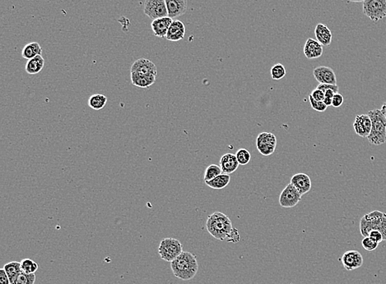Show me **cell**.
Segmentation results:
<instances>
[{"mask_svg":"<svg viewBox=\"0 0 386 284\" xmlns=\"http://www.w3.org/2000/svg\"><path fill=\"white\" fill-rule=\"evenodd\" d=\"M173 275L179 280L188 281L192 280L199 270L197 256L189 251H183L176 259L170 262Z\"/></svg>","mask_w":386,"mask_h":284,"instance_id":"6da1fadb","label":"cell"},{"mask_svg":"<svg viewBox=\"0 0 386 284\" xmlns=\"http://www.w3.org/2000/svg\"><path fill=\"white\" fill-rule=\"evenodd\" d=\"M205 227L212 237L221 241H226L233 229L231 219L219 211L208 217Z\"/></svg>","mask_w":386,"mask_h":284,"instance_id":"7a4b0ae2","label":"cell"},{"mask_svg":"<svg viewBox=\"0 0 386 284\" xmlns=\"http://www.w3.org/2000/svg\"><path fill=\"white\" fill-rule=\"evenodd\" d=\"M374 230L381 232L384 241H386V214L379 210L365 214L360 220V232L362 236L369 237L370 233Z\"/></svg>","mask_w":386,"mask_h":284,"instance_id":"3957f363","label":"cell"},{"mask_svg":"<svg viewBox=\"0 0 386 284\" xmlns=\"http://www.w3.org/2000/svg\"><path fill=\"white\" fill-rule=\"evenodd\" d=\"M368 115L372 119V131L368 137L370 143L381 145L386 142V118L381 109H372Z\"/></svg>","mask_w":386,"mask_h":284,"instance_id":"277c9868","label":"cell"},{"mask_svg":"<svg viewBox=\"0 0 386 284\" xmlns=\"http://www.w3.org/2000/svg\"><path fill=\"white\" fill-rule=\"evenodd\" d=\"M182 252V244L177 239L171 237L163 239L158 246V254L166 262H172Z\"/></svg>","mask_w":386,"mask_h":284,"instance_id":"5b68a950","label":"cell"},{"mask_svg":"<svg viewBox=\"0 0 386 284\" xmlns=\"http://www.w3.org/2000/svg\"><path fill=\"white\" fill-rule=\"evenodd\" d=\"M362 11L365 16L377 23L386 17V0H365Z\"/></svg>","mask_w":386,"mask_h":284,"instance_id":"8992f818","label":"cell"},{"mask_svg":"<svg viewBox=\"0 0 386 284\" xmlns=\"http://www.w3.org/2000/svg\"><path fill=\"white\" fill-rule=\"evenodd\" d=\"M256 146L262 155L270 156L275 153L277 146V138L273 133H261L256 139Z\"/></svg>","mask_w":386,"mask_h":284,"instance_id":"52a82bcc","label":"cell"},{"mask_svg":"<svg viewBox=\"0 0 386 284\" xmlns=\"http://www.w3.org/2000/svg\"><path fill=\"white\" fill-rule=\"evenodd\" d=\"M144 13L153 20L168 17L167 7L165 0H146Z\"/></svg>","mask_w":386,"mask_h":284,"instance_id":"ba28073f","label":"cell"},{"mask_svg":"<svg viewBox=\"0 0 386 284\" xmlns=\"http://www.w3.org/2000/svg\"><path fill=\"white\" fill-rule=\"evenodd\" d=\"M301 193L289 183L280 194L279 205L282 208L295 207L301 201Z\"/></svg>","mask_w":386,"mask_h":284,"instance_id":"9c48e42d","label":"cell"},{"mask_svg":"<svg viewBox=\"0 0 386 284\" xmlns=\"http://www.w3.org/2000/svg\"><path fill=\"white\" fill-rule=\"evenodd\" d=\"M339 260L347 271L357 270L363 265V257L357 250H347Z\"/></svg>","mask_w":386,"mask_h":284,"instance_id":"30bf717a","label":"cell"},{"mask_svg":"<svg viewBox=\"0 0 386 284\" xmlns=\"http://www.w3.org/2000/svg\"><path fill=\"white\" fill-rule=\"evenodd\" d=\"M131 72L143 76H158V69L152 61L146 58H139L131 67Z\"/></svg>","mask_w":386,"mask_h":284,"instance_id":"8fae6325","label":"cell"},{"mask_svg":"<svg viewBox=\"0 0 386 284\" xmlns=\"http://www.w3.org/2000/svg\"><path fill=\"white\" fill-rule=\"evenodd\" d=\"M372 119L368 114H360L355 118L353 128L361 138H368L372 131Z\"/></svg>","mask_w":386,"mask_h":284,"instance_id":"7c38bea8","label":"cell"},{"mask_svg":"<svg viewBox=\"0 0 386 284\" xmlns=\"http://www.w3.org/2000/svg\"><path fill=\"white\" fill-rule=\"evenodd\" d=\"M313 75L320 84L337 85L335 72L326 66H320L315 68Z\"/></svg>","mask_w":386,"mask_h":284,"instance_id":"4fadbf2b","label":"cell"},{"mask_svg":"<svg viewBox=\"0 0 386 284\" xmlns=\"http://www.w3.org/2000/svg\"><path fill=\"white\" fill-rule=\"evenodd\" d=\"M167 7L168 17L176 19L185 14L187 10V0H165Z\"/></svg>","mask_w":386,"mask_h":284,"instance_id":"5bb4252c","label":"cell"},{"mask_svg":"<svg viewBox=\"0 0 386 284\" xmlns=\"http://www.w3.org/2000/svg\"><path fill=\"white\" fill-rule=\"evenodd\" d=\"M291 185L301 193V195L308 193L311 189V180L306 174H296L291 178Z\"/></svg>","mask_w":386,"mask_h":284,"instance_id":"9a60e30c","label":"cell"},{"mask_svg":"<svg viewBox=\"0 0 386 284\" xmlns=\"http://www.w3.org/2000/svg\"><path fill=\"white\" fill-rule=\"evenodd\" d=\"M172 22V18L169 17H160L158 19L153 20L151 23L153 33L157 37L165 38Z\"/></svg>","mask_w":386,"mask_h":284,"instance_id":"2e32d148","label":"cell"},{"mask_svg":"<svg viewBox=\"0 0 386 284\" xmlns=\"http://www.w3.org/2000/svg\"><path fill=\"white\" fill-rule=\"evenodd\" d=\"M323 46L314 39L309 38L304 46V54L308 59H316L323 54Z\"/></svg>","mask_w":386,"mask_h":284,"instance_id":"e0dca14e","label":"cell"},{"mask_svg":"<svg viewBox=\"0 0 386 284\" xmlns=\"http://www.w3.org/2000/svg\"><path fill=\"white\" fill-rule=\"evenodd\" d=\"M185 35V25L179 20L175 19L173 20L172 23L170 24L165 38L170 41H179L184 39Z\"/></svg>","mask_w":386,"mask_h":284,"instance_id":"ac0fdd59","label":"cell"},{"mask_svg":"<svg viewBox=\"0 0 386 284\" xmlns=\"http://www.w3.org/2000/svg\"><path fill=\"white\" fill-rule=\"evenodd\" d=\"M239 163L236 154L227 153L222 155L220 159V167L222 174H231L238 169Z\"/></svg>","mask_w":386,"mask_h":284,"instance_id":"d6986e66","label":"cell"},{"mask_svg":"<svg viewBox=\"0 0 386 284\" xmlns=\"http://www.w3.org/2000/svg\"><path fill=\"white\" fill-rule=\"evenodd\" d=\"M316 41L323 46H330L332 43V32L329 27L322 23H319L315 29Z\"/></svg>","mask_w":386,"mask_h":284,"instance_id":"ffe728a7","label":"cell"},{"mask_svg":"<svg viewBox=\"0 0 386 284\" xmlns=\"http://www.w3.org/2000/svg\"><path fill=\"white\" fill-rule=\"evenodd\" d=\"M156 76H143L131 72L132 84L139 88H149L156 82Z\"/></svg>","mask_w":386,"mask_h":284,"instance_id":"44dd1931","label":"cell"},{"mask_svg":"<svg viewBox=\"0 0 386 284\" xmlns=\"http://www.w3.org/2000/svg\"><path fill=\"white\" fill-rule=\"evenodd\" d=\"M44 66V58L42 55H38L27 61L26 64V72L30 75L37 74L42 72Z\"/></svg>","mask_w":386,"mask_h":284,"instance_id":"7402d4cb","label":"cell"},{"mask_svg":"<svg viewBox=\"0 0 386 284\" xmlns=\"http://www.w3.org/2000/svg\"><path fill=\"white\" fill-rule=\"evenodd\" d=\"M42 48L37 42H32L25 46L22 51V58L25 59H32L38 55H42Z\"/></svg>","mask_w":386,"mask_h":284,"instance_id":"603a6c76","label":"cell"},{"mask_svg":"<svg viewBox=\"0 0 386 284\" xmlns=\"http://www.w3.org/2000/svg\"><path fill=\"white\" fill-rule=\"evenodd\" d=\"M230 181H231L230 174H221L219 176L214 178L213 180L205 182V184L209 188H213V189L221 190V189H223V188H226V186L228 185Z\"/></svg>","mask_w":386,"mask_h":284,"instance_id":"cb8c5ba5","label":"cell"},{"mask_svg":"<svg viewBox=\"0 0 386 284\" xmlns=\"http://www.w3.org/2000/svg\"><path fill=\"white\" fill-rule=\"evenodd\" d=\"M3 269L7 273V276L9 278L10 284H14L15 281L17 280V276L19 275L20 273L22 272V270H21V262L12 261V262L7 263V264L4 265Z\"/></svg>","mask_w":386,"mask_h":284,"instance_id":"d4e9b609","label":"cell"},{"mask_svg":"<svg viewBox=\"0 0 386 284\" xmlns=\"http://www.w3.org/2000/svg\"><path fill=\"white\" fill-rule=\"evenodd\" d=\"M107 103V97L104 95H93L88 99V105L94 110H101L106 106Z\"/></svg>","mask_w":386,"mask_h":284,"instance_id":"484cf974","label":"cell"},{"mask_svg":"<svg viewBox=\"0 0 386 284\" xmlns=\"http://www.w3.org/2000/svg\"><path fill=\"white\" fill-rule=\"evenodd\" d=\"M39 265L34 260L31 259H24L21 261V270L22 272L27 274V275H32L37 272Z\"/></svg>","mask_w":386,"mask_h":284,"instance_id":"4316f807","label":"cell"},{"mask_svg":"<svg viewBox=\"0 0 386 284\" xmlns=\"http://www.w3.org/2000/svg\"><path fill=\"white\" fill-rule=\"evenodd\" d=\"M222 174L221 167L217 165V164H211L207 168L204 173V182H209L219 176L220 174Z\"/></svg>","mask_w":386,"mask_h":284,"instance_id":"83f0119b","label":"cell"},{"mask_svg":"<svg viewBox=\"0 0 386 284\" xmlns=\"http://www.w3.org/2000/svg\"><path fill=\"white\" fill-rule=\"evenodd\" d=\"M270 73H271L272 79L277 81V80L282 79L285 77L287 72H286V68H285L284 66L282 65V63H277L271 68Z\"/></svg>","mask_w":386,"mask_h":284,"instance_id":"f1b7e54d","label":"cell"},{"mask_svg":"<svg viewBox=\"0 0 386 284\" xmlns=\"http://www.w3.org/2000/svg\"><path fill=\"white\" fill-rule=\"evenodd\" d=\"M236 159L240 165H246L249 164L251 159V154L250 151L246 149H240L236 151Z\"/></svg>","mask_w":386,"mask_h":284,"instance_id":"f546056e","label":"cell"},{"mask_svg":"<svg viewBox=\"0 0 386 284\" xmlns=\"http://www.w3.org/2000/svg\"><path fill=\"white\" fill-rule=\"evenodd\" d=\"M36 282V275H27L25 273L21 272L17 276V280L14 284H34Z\"/></svg>","mask_w":386,"mask_h":284,"instance_id":"4dcf8cb0","label":"cell"},{"mask_svg":"<svg viewBox=\"0 0 386 284\" xmlns=\"http://www.w3.org/2000/svg\"><path fill=\"white\" fill-rule=\"evenodd\" d=\"M362 244L365 250H368V251H372V250H375L378 247L380 243L377 242V241H374L370 237H367L363 238Z\"/></svg>","mask_w":386,"mask_h":284,"instance_id":"1f68e13d","label":"cell"},{"mask_svg":"<svg viewBox=\"0 0 386 284\" xmlns=\"http://www.w3.org/2000/svg\"><path fill=\"white\" fill-rule=\"evenodd\" d=\"M309 99H310V103H311V107L316 111H318V112H325V111L327 109V108H328V106L324 103V101H317V100H316V99H314L313 98H312L311 95H310V96H309Z\"/></svg>","mask_w":386,"mask_h":284,"instance_id":"d6a6232c","label":"cell"},{"mask_svg":"<svg viewBox=\"0 0 386 284\" xmlns=\"http://www.w3.org/2000/svg\"><path fill=\"white\" fill-rule=\"evenodd\" d=\"M240 239H241V237H240V234H239L238 230H237V229H234L233 228L232 231H231V234H230L228 237H227V239H226V241H227V242H233V243H237V242L240 241Z\"/></svg>","mask_w":386,"mask_h":284,"instance_id":"836d02e7","label":"cell"},{"mask_svg":"<svg viewBox=\"0 0 386 284\" xmlns=\"http://www.w3.org/2000/svg\"><path fill=\"white\" fill-rule=\"evenodd\" d=\"M311 95L314 99H316L317 101H324V99H325V92H322L318 88L314 90Z\"/></svg>","mask_w":386,"mask_h":284,"instance_id":"e575fe53","label":"cell"},{"mask_svg":"<svg viewBox=\"0 0 386 284\" xmlns=\"http://www.w3.org/2000/svg\"><path fill=\"white\" fill-rule=\"evenodd\" d=\"M316 88L321 90L324 92L327 91V90H333L335 93H338V89H339L338 85L331 84H319L318 87H316Z\"/></svg>","mask_w":386,"mask_h":284,"instance_id":"d590c367","label":"cell"},{"mask_svg":"<svg viewBox=\"0 0 386 284\" xmlns=\"http://www.w3.org/2000/svg\"><path fill=\"white\" fill-rule=\"evenodd\" d=\"M343 101H344V99H343V96H342V95L339 94V93H336L334 95V96L333 97L332 106L334 107V108H338V107L341 106L343 104Z\"/></svg>","mask_w":386,"mask_h":284,"instance_id":"8d00e7d4","label":"cell"},{"mask_svg":"<svg viewBox=\"0 0 386 284\" xmlns=\"http://www.w3.org/2000/svg\"><path fill=\"white\" fill-rule=\"evenodd\" d=\"M369 237L373 239L374 241H377V242H379V243H381V242L384 241L383 235H382V233L380 231H377V230H374V231L371 232L369 234Z\"/></svg>","mask_w":386,"mask_h":284,"instance_id":"74e56055","label":"cell"},{"mask_svg":"<svg viewBox=\"0 0 386 284\" xmlns=\"http://www.w3.org/2000/svg\"><path fill=\"white\" fill-rule=\"evenodd\" d=\"M0 284H10L9 278L7 276V273L3 268L0 270Z\"/></svg>","mask_w":386,"mask_h":284,"instance_id":"f35d334b","label":"cell"},{"mask_svg":"<svg viewBox=\"0 0 386 284\" xmlns=\"http://www.w3.org/2000/svg\"><path fill=\"white\" fill-rule=\"evenodd\" d=\"M332 101H333V99H327V98L324 99V103L328 107L332 105Z\"/></svg>","mask_w":386,"mask_h":284,"instance_id":"ab89813d","label":"cell"},{"mask_svg":"<svg viewBox=\"0 0 386 284\" xmlns=\"http://www.w3.org/2000/svg\"><path fill=\"white\" fill-rule=\"evenodd\" d=\"M381 110H382V113L384 114L385 117L386 118V102H385L384 104L382 105Z\"/></svg>","mask_w":386,"mask_h":284,"instance_id":"60d3db41","label":"cell"},{"mask_svg":"<svg viewBox=\"0 0 386 284\" xmlns=\"http://www.w3.org/2000/svg\"><path fill=\"white\" fill-rule=\"evenodd\" d=\"M349 1L352 2H364L365 0H349Z\"/></svg>","mask_w":386,"mask_h":284,"instance_id":"b9f144b4","label":"cell"}]
</instances>
